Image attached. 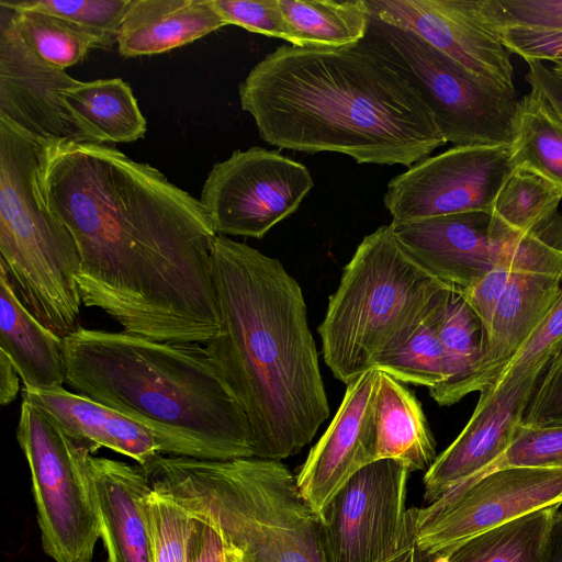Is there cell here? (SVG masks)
I'll list each match as a JSON object with an SVG mask.
<instances>
[{"instance_id":"1","label":"cell","mask_w":562,"mask_h":562,"mask_svg":"<svg viewBox=\"0 0 562 562\" xmlns=\"http://www.w3.org/2000/svg\"><path fill=\"white\" fill-rule=\"evenodd\" d=\"M40 183L77 245L85 306L159 341L213 338L217 234L200 200L111 145L72 139L44 140Z\"/></svg>"},{"instance_id":"2","label":"cell","mask_w":562,"mask_h":562,"mask_svg":"<svg viewBox=\"0 0 562 562\" xmlns=\"http://www.w3.org/2000/svg\"><path fill=\"white\" fill-rule=\"evenodd\" d=\"M238 95L260 137L279 148L411 167L447 144L419 94L362 41L337 49L279 46Z\"/></svg>"},{"instance_id":"3","label":"cell","mask_w":562,"mask_h":562,"mask_svg":"<svg viewBox=\"0 0 562 562\" xmlns=\"http://www.w3.org/2000/svg\"><path fill=\"white\" fill-rule=\"evenodd\" d=\"M212 271L220 326L205 348L249 420L256 458L281 461L330 414L303 291L279 259L223 235Z\"/></svg>"},{"instance_id":"4","label":"cell","mask_w":562,"mask_h":562,"mask_svg":"<svg viewBox=\"0 0 562 562\" xmlns=\"http://www.w3.org/2000/svg\"><path fill=\"white\" fill-rule=\"evenodd\" d=\"M64 350L75 393L151 428L179 457H256L249 420L202 344L79 326Z\"/></svg>"},{"instance_id":"5","label":"cell","mask_w":562,"mask_h":562,"mask_svg":"<svg viewBox=\"0 0 562 562\" xmlns=\"http://www.w3.org/2000/svg\"><path fill=\"white\" fill-rule=\"evenodd\" d=\"M142 468L157 493L213 521L245 562H326L321 519L281 461L159 454Z\"/></svg>"},{"instance_id":"6","label":"cell","mask_w":562,"mask_h":562,"mask_svg":"<svg viewBox=\"0 0 562 562\" xmlns=\"http://www.w3.org/2000/svg\"><path fill=\"white\" fill-rule=\"evenodd\" d=\"M453 290L407 252L390 224L379 226L358 245L328 300L318 326L326 366L348 384L406 342Z\"/></svg>"},{"instance_id":"7","label":"cell","mask_w":562,"mask_h":562,"mask_svg":"<svg viewBox=\"0 0 562 562\" xmlns=\"http://www.w3.org/2000/svg\"><path fill=\"white\" fill-rule=\"evenodd\" d=\"M44 140L0 114V270L26 310L64 339L79 327L81 261L42 192Z\"/></svg>"},{"instance_id":"8","label":"cell","mask_w":562,"mask_h":562,"mask_svg":"<svg viewBox=\"0 0 562 562\" xmlns=\"http://www.w3.org/2000/svg\"><path fill=\"white\" fill-rule=\"evenodd\" d=\"M362 42L419 94L454 146H510L519 100L415 33L370 15Z\"/></svg>"},{"instance_id":"9","label":"cell","mask_w":562,"mask_h":562,"mask_svg":"<svg viewBox=\"0 0 562 562\" xmlns=\"http://www.w3.org/2000/svg\"><path fill=\"white\" fill-rule=\"evenodd\" d=\"M16 440L29 463L44 552L55 562H91L101 538L85 446L23 398Z\"/></svg>"},{"instance_id":"10","label":"cell","mask_w":562,"mask_h":562,"mask_svg":"<svg viewBox=\"0 0 562 562\" xmlns=\"http://www.w3.org/2000/svg\"><path fill=\"white\" fill-rule=\"evenodd\" d=\"M313 186L303 164L254 146L212 167L200 201L217 235L262 238L297 210Z\"/></svg>"},{"instance_id":"11","label":"cell","mask_w":562,"mask_h":562,"mask_svg":"<svg viewBox=\"0 0 562 562\" xmlns=\"http://www.w3.org/2000/svg\"><path fill=\"white\" fill-rule=\"evenodd\" d=\"M562 504V469L504 468L418 508L417 538L447 557L465 540L532 510Z\"/></svg>"},{"instance_id":"12","label":"cell","mask_w":562,"mask_h":562,"mask_svg":"<svg viewBox=\"0 0 562 562\" xmlns=\"http://www.w3.org/2000/svg\"><path fill=\"white\" fill-rule=\"evenodd\" d=\"M514 170L510 146H453L392 178L384 206L396 223L491 213Z\"/></svg>"},{"instance_id":"13","label":"cell","mask_w":562,"mask_h":562,"mask_svg":"<svg viewBox=\"0 0 562 562\" xmlns=\"http://www.w3.org/2000/svg\"><path fill=\"white\" fill-rule=\"evenodd\" d=\"M411 472L391 459L352 475L321 518L326 562H375L400 530Z\"/></svg>"},{"instance_id":"14","label":"cell","mask_w":562,"mask_h":562,"mask_svg":"<svg viewBox=\"0 0 562 562\" xmlns=\"http://www.w3.org/2000/svg\"><path fill=\"white\" fill-rule=\"evenodd\" d=\"M370 15L408 30L473 75L515 91L510 52L483 13V0H366Z\"/></svg>"},{"instance_id":"15","label":"cell","mask_w":562,"mask_h":562,"mask_svg":"<svg viewBox=\"0 0 562 562\" xmlns=\"http://www.w3.org/2000/svg\"><path fill=\"white\" fill-rule=\"evenodd\" d=\"M390 226L407 252L430 274L463 291L502 268L508 226L487 212H469Z\"/></svg>"},{"instance_id":"16","label":"cell","mask_w":562,"mask_h":562,"mask_svg":"<svg viewBox=\"0 0 562 562\" xmlns=\"http://www.w3.org/2000/svg\"><path fill=\"white\" fill-rule=\"evenodd\" d=\"M378 375L379 370L371 369L346 384L338 411L299 471V492L319 519L348 480L376 461L374 394Z\"/></svg>"},{"instance_id":"17","label":"cell","mask_w":562,"mask_h":562,"mask_svg":"<svg viewBox=\"0 0 562 562\" xmlns=\"http://www.w3.org/2000/svg\"><path fill=\"white\" fill-rule=\"evenodd\" d=\"M0 8V114L41 138L80 142L63 100L78 80L41 59Z\"/></svg>"},{"instance_id":"18","label":"cell","mask_w":562,"mask_h":562,"mask_svg":"<svg viewBox=\"0 0 562 562\" xmlns=\"http://www.w3.org/2000/svg\"><path fill=\"white\" fill-rule=\"evenodd\" d=\"M539 379L532 375L520 383H505L480 393L464 428L425 472L424 498L428 505L485 470L505 452Z\"/></svg>"},{"instance_id":"19","label":"cell","mask_w":562,"mask_h":562,"mask_svg":"<svg viewBox=\"0 0 562 562\" xmlns=\"http://www.w3.org/2000/svg\"><path fill=\"white\" fill-rule=\"evenodd\" d=\"M23 398L43 409L72 441L91 453L101 447L143 467L159 454L178 456L175 446L146 425L63 386L23 390Z\"/></svg>"},{"instance_id":"20","label":"cell","mask_w":562,"mask_h":562,"mask_svg":"<svg viewBox=\"0 0 562 562\" xmlns=\"http://www.w3.org/2000/svg\"><path fill=\"white\" fill-rule=\"evenodd\" d=\"M106 562H154L145 498L153 491L140 465L87 456Z\"/></svg>"},{"instance_id":"21","label":"cell","mask_w":562,"mask_h":562,"mask_svg":"<svg viewBox=\"0 0 562 562\" xmlns=\"http://www.w3.org/2000/svg\"><path fill=\"white\" fill-rule=\"evenodd\" d=\"M562 280L512 272L485 331L483 355L469 394L488 389L504 366L531 336L560 295Z\"/></svg>"},{"instance_id":"22","label":"cell","mask_w":562,"mask_h":562,"mask_svg":"<svg viewBox=\"0 0 562 562\" xmlns=\"http://www.w3.org/2000/svg\"><path fill=\"white\" fill-rule=\"evenodd\" d=\"M226 25L211 0H130L117 50L125 58L162 54Z\"/></svg>"},{"instance_id":"23","label":"cell","mask_w":562,"mask_h":562,"mask_svg":"<svg viewBox=\"0 0 562 562\" xmlns=\"http://www.w3.org/2000/svg\"><path fill=\"white\" fill-rule=\"evenodd\" d=\"M0 350L26 390H48L66 383L64 339L38 322L16 297L0 270Z\"/></svg>"},{"instance_id":"24","label":"cell","mask_w":562,"mask_h":562,"mask_svg":"<svg viewBox=\"0 0 562 562\" xmlns=\"http://www.w3.org/2000/svg\"><path fill=\"white\" fill-rule=\"evenodd\" d=\"M374 426L376 460H395L409 472L427 471L436 460V442L420 402L402 382L380 370Z\"/></svg>"},{"instance_id":"25","label":"cell","mask_w":562,"mask_h":562,"mask_svg":"<svg viewBox=\"0 0 562 562\" xmlns=\"http://www.w3.org/2000/svg\"><path fill=\"white\" fill-rule=\"evenodd\" d=\"M63 100L80 142L132 143L147 131L133 90L121 78L78 81L63 92Z\"/></svg>"},{"instance_id":"26","label":"cell","mask_w":562,"mask_h":562,"mask_svg":"<svg viewBox=\"0 0 562 562\" xmlns=\"http://www.w3.org/2000/svg\"><path fill=\"white\" fill-rule=\"evenodd\" d=\"M446 380L429 390L439 406H450L469 394L484 348V329L460 291L453 290L439 323Z\"/></svg>"},{"instance_id":"27","label":"cell","mask_w":562,"mask_h":562,"mask_svg":"<svg viewBox=\"0 0 562 562\" xmlns=\"http://www.w3.org/2000/svg\"><path fill=\"white\" fill-rule=\"evenodd\" d=\"M292 46L337 49L360 43L369 27L366 0H279Z\"/></svg>"},{"instance_id":"28","label":"cell","mask_w":562,"mask_h":562,"mask_svg":"<svg viewBox=\"0 0 562 562\" xmlns=\"http://www.w3.org/2000/svg\"><path fill=\"white\" fill-rule=\"evenodd\" d=\"M559 506L532 510L481 532L450 551L447 562H544Z\"/></svg>"},{"instance_id":"29","label":"cell","mask_w":562,"mask_h":562,"mask_svg":"<svg viewBox=\"0 0 562 562\" xmlns=\"http://www.w3.org/2000/svg\"><path fill=\"white\" fill-rule=\"evenodd\" d=\"M510 154L515 169L536 173L562 191V121L532 90L519 100Z\"/></svg>"},{"instance_id":"30","label":"cell","mask_w":562,"mask_h":562,"mask_svg":"<svg viewBox=\"0 0 562 562\" xmlns=\"http://www.w3.org/2000/svg\"><path fill=\"white\" fill-rule=\"evenodd\" d=\"M561 201L562 191L550 181L515 169L498 192L491 213L508 227L547 243L562 220L558 213Z\"/></svg>"},{"instance_id":"31","label":"cell","mask_w":562,"mask_h":562,"mask_svg":"<svg viewBox=\"0 0 562 562\" xmlns=\"http://www.w3.org/2000/svg\"><path fill=\"white\" fill-rule=\"evenodd\" d=\"M10 10L13 23L30 48L44 61L66 69L83 60L98 42L72 23L37 10L16 8L0 1Z\"/></svg>"},{"instance_id":"32","label":"cell","mask_w":562,"mask_h":562,"mask_svg":"<svg viewBox=\"0 0 562 562\" xmlns=\"http://www.w3.org/2000/svg\"><path fill=\"white\" fill-rule=\"evenodd\" d=\"M446 305L401 347L380 357L373 369L402 383L427 386L429 390L441 384L446 380V369L438 328Z\"/></svg>"},{"instance_id":"33","label":"cell","mask_w":562,"mask_h":562,"mask_svg":"<svg viewBox=\"0 0 562 562\" xmlns=\"http://www.w3.org/2000/svg\"><path fill=\"white\" fill-rule=\"evenodd\" d=\"M16 8L37 10L59 16L94 38L99 48L116 43L130 0H4Z\"/></svg>"},{"instance_id":"34","label":"cell","mask_w":562,"mask_h":562,"mask_svg":"<svg viewBox=\"0 0 562 562\" xmlns=\"http://www.w3.org/2000/svg\"><path fill=\"white\" fill-rule=\"evenodd\" d=\"M561 351L562 288L552 308L526 342L504 366L490 387L505 383H520L532 375L541 376Z\"/></svg>"},{"instance_id":"35","label":"cell","mask_w":562,"mask_h":562,"mask_svg":"<svg viewBox=\"0 0 562 562\" xmlns=\"http://www.w3.org/2000/svg\"><path fill=\"white\" fill-rule=\"evenodd\" d=\"M504 468L562 469V426L520 423L505 452L485 470L463 482Z\"/></svg>"},{"instance_id":"36","label":"cell","mask_w":562,"mask_h":562,"mask_svg":"<svg viewBox=\"0 0 562 562\" xmlns=\"http://www.w3.org/2000/svg\"><path fill=\"white\" fill-rule=\"evenodd\" d=\"M144 504L153 539L154 562H187L191 514L154 488Z\"/></svg>"},{"instance_id":"37","label":"cell","mask_w":562,"mask_h":562,"mask_svg":"<svg viewBox=\"0 0 562 562\" xmlns=\"http://www.w3.org/2000/svg\"><path fill=\"white\" fill-rule=\"evenodd\" d=\"M483 13L495 29L562 31V0H483Z\"/></svg>"},{"instance_id":"38","label":"cell","mask_w":562,"mask_h":562,"mask_svg":"<svg viewBox=\"0 0 562 562\" xmlns=\"http://www.w3.org/2000/svg\"><path fill=\"white\" fill-rule=\"evenodd\" d=\"M226 21L247 31L292 42L279 0H211Z\"/></svg>"},{"instance_id":"39","label":"cell","mask_w":562,"mask_h":562,"mask_svg":"<svg viewBox=\"0 0 562 562\" xmlns=\"http://www.w3.org/2000/svg\"><path fill=\"white\" fill-rule=\"evenodd\" d=\"M521 423L530 426H562V351L538 380Z\"/></svg>"},{"instance_id":"40","label":"cell","mask_w":562,"mask_h":562,"mask_svg":"<svg viewBox=\"0 0 562 562\" xmlns=\"http://www.w3.org/2000/svg\"><path fill=\"white\" fill-rule=\"evenodd\" d=\"M504 46L527 60H562V31L528 27L496 29Z\"/></svg>"},{"instance_id":"41","label":"cell","mask_w":562,"mask_h":562,"mask_svg":"<svg viewBox=\"0 0 562 562\" xmlns=\"http://www.w3.org/2000/svg\"><path fill=\"white\" fill-rule=\"evenodd\" d=\"M188 541L187 562H232V547L210 519L192 515Z\"/></svg>"},{"instance_id":"42","label":"cell","mask_w":562,"mask_h":562,"mask_svg":"<svg viewBox=\"0 0 562 562\" xmlns=\"http://www.w3.org/2000/svg\"><path fill=\"white\" fill-rule=\"evenodd\" d=\"M418 508L406 510L395 538L375 562H447L441 554L423 549L417 538Z\"/></svg>"},{"instance_id":"43","label":"cell","mask_w":562,"mask_h":562,"mask_svg":"<svg viewBox=\"0 0 562 562\" xmlns=\"http://www.w3.org/2000/svg\"><path fill=\"white\" fill-rule=\"evenodd\" d=\"M510 276L512 271L498 267L486 273L469 289L460 291L479 317L484 334L490 327L493 313Z\"/></svg>"},{"instance_id":"44","label":"cell","mask_w":562,"mask_h":562,"mask_svg":"<svg viewBox=\"0 0 562 562\" xmlns=\"http://www.w3.org/2000/svg\"><path fill=\"white\" fill-rule=\"evenodd\" d=\"M529 70L526 80L535 91L562 121V80L542 61L527 60Z\"/></svg>"},{"instance_id":"45","label":"cell","mask_w":562,"mask_h":562,"mask_svg":"<svg viewBox=\"0 0 562 562\" xmlns=\"http://www.w3.org/2000/svg\"><path fill=\"white\" fill-rule=\"evenodd\" d=\"M20 375L9 357L0 350V404H11L20 390Z\"/></svg>"},{"instance_id":"46","label":"cell","mask_w":562,"mask_h":562,"mask_svg":"<svg viewBox=\"0 0 562 562\" xmlns=\"http://www.w3.org/2000/svg\"><path fill=\"white\" fill-rule=\"evenodd\" d=\"M544 562H562V504L555 513Z\"/></svg>"},{"instance_id":"47","label":"cell","mask_w":562,"mask_h":562,"mask_svg":"<svg viewBox=\"0 0 562 562\" xmlns=\"http://www.w3.org/2000/svg\"><path fill=\"white\" fill-rule=\"evenodd\" d=\"M555 76H558L562 80V60L554 61L553 66L550 67Z\"/></svg>"},{"instance_id":"48","label":"cell","mask_w":562,"mask_h":562,"mask_svg":"<svg viewBox=\"0 0 562 562\" xmlns=\"http://www.w3.org/2000/svg\"><path fill=\"white\" fill-rule=\"evenodd\" d=\"M232 562H245L240 552L237 549H235L234 551Z\"/></svg>"}]
</instances>
